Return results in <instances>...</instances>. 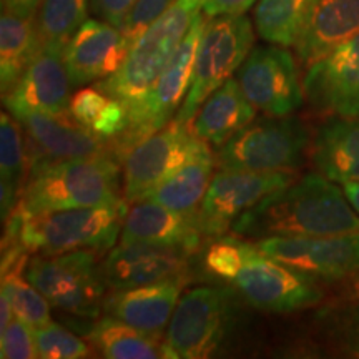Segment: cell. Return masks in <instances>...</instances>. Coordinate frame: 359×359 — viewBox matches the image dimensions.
Wrapping results in <instances>:
<instances>
[{
    "label": "cell",
    "mask_w": 359,
    "mask_h": 359,
    "mask_svg": "<svg viewBox=\"0 0 359 359\" xmlns=\"http://www.w3.org/2000/svg\"><path fill=\"white\" fill-rule=\"evenodd\" d=\"M351 290H353V294L356 296V298L359 299V273H356V275L353 276V281H351Z\"/></svg>",
    "instance_id": "obj_42"
},
{
    "label": "cell",
    "mask_w": 359,
    "mask_h": 359,
    "mask_svg": "<svg viewBox=\"0 0 359 359\" xmlns=\"http://www.w3.org/2000/svg\"><path fill=\"white\" fill-rule=\"evenodd\" d=\"M70 88L64 48L42 47L15 87L2 98L12 115L20 111L67 114L70 111Z\"/></svg>",
    "instance_id": "obj_19"
},
{
    "label": "cell",
    "mask_w": 359,
    "mask_h": 359,
    "mask_svg": "<svg viewBox=\"0 0 359 359\" xmlns=\"http://www.w3.org/2000/svg\"><path fill=\"white\" fill-rule=\"evenodd\" d=\"M215 165L217 158L210 147L205 148L195 158L187 161L182 168L155 187L143 200L156 201L182 213H196L213 180Z\"/></svg>",
    "instance_id": "obj_25"
},
{
    "label": "cell",
    "mask_w": 359,
    "mask_h": 359,
    "mask_svg": "<svg viewBox=\"0 0 359 359\" xmlns=\"http://www.w3.org/2000/svg\"><path fill=\"white\" fill-rule=\"evenodd\" d=\"M298 178V172L219 170L196 212L203 236L222 238L241 215Z\"/></svg>",
    "instance_id": "obj_12"
},
{
    "label": "cell",
    "mask_w": 359,
    "mask_h": 359,
    "mask_svg": "<svg viewBox=\"0 0 359 359\" xmlns=\"http://www.w3.org/2000/svg\"><path fill=\"white\" fill-rule=\"evenodd\" d=\"M257 248L269 258L311 276L338 281L359 273V233L336 236H269Z\"/></svg>",
    "instance_id": "obj_13"
},
{
    "label": "cell",
    "mask_w": 359,
    "mask_h": 359,
    "mask_svg": "<svg viewBox=\"0 0 359 359\" xmlns=\"http://www.w3.org/2000/svg\"><path fill=\"white\" fill-rule=\"evenodd\" d=\"M236 80L255 109L266 115H291L304 90L293 55L280 47H255L236 72Z\"/></svg>",
    "instance_id": "obj_14"
},
{
    "label": "cell",
    "mask_w": 359,
    "mask_h": 359,
    "mask_svg": "<svg viewBox=\"0 0 359 359\" xmlns=\"http://www.w3.org/2000/svg\"><path fill=\"white\" fill-rule=\"evenodd\" d=\"M187 283L188 276H182L137 288L114 290L105 296L103 309L109 316L158 339L172 320Z\"/></svg>",
    "instance_id": "obj_21"
},
{
    "label": "cell",
    "mask_w": 359,
    "mask_h": 359,
    "mask_svg": "<svg viewBox=\"0 0 359 359\" xmlns=\"http://www.w3.org/2000/svg\"><path fill=\"white\" fill-rule=\"evenodd\" d=\"M304 97L316 110L336 116H359V34L344 40L308 67Z\"/></svg>",
    "instance_id": "obj_15"
},
{
    "label": "cell",
    "mask_w": 359,
    "mask_h": 359,
    "mask_svg": "<svg viewBox=\"0 0 359 359\" xmlns=\"http://www.w3.org/2000/svg\"><path fill=\"white\" fill-rule=\"evenodd\" d=\"M196 213H182L156 201L132 203L125 215L120 243H150L177 248L193 255L201 243Z\"/></svg>",
    "instance_id": "obj_20"
},
{
    "label": "cell",
    "mask_w": 359,
    "mask_h": 359,
    "mask_svg": "<svg viewBox=\"0 0 359 359\" xmlns=\"http://www.w3.org/2000/svg\"><path fill=\"white\" fill-rule=\"evenodd\" d=\"M208 148L191 132L190 125L172 120L167 127L137 143L123 156V196L137 203L187 161Z\"/></svg>",
    "instance_id": "obj_11"
},
{
    "label": "cell",
    "mask_w": 359,
    "mask_h": 359,
    "mask_svg": "<svg viewBox=\"0 0 359 359\" xmlns=\"http://www.w3.org/2000/svg\"><path fill=\"white\" fill-rule=\"evenodd\" d=\"M175 0H135L128 15L125 17L120 30L132 45L154 22H156L167 12Z\"/></svg>",
    "instance_id": "obj_36"
},
{
    "label": "cell",
    "mask_w": 359,
    "mask_h": 359,
    "mask_svg": "<svg viewBox=\"0 0 359 359\" xmlns=\"http://www.w3.org/2000/svg\"><path fill=\"white\" fill-rule=\"evenodd\" d=\"M40 48L42 45H40L35 19H27L2 8V19H0L2 97L15 87Z\"/></svg>",
    "instance_id": "obj_26"
},
{
    "label": "cell",
    "mask_w": 359,
    "mask_h": 359,
    "mask_svg": "<svg viewBox=\"0 0 359 359\" xmlns=\"http://www.w3.org/2000/svg\"><path fill=\"white\" fill-rule=\"evenodd\" d=\"M313 161L333 182H359V116L326 120L313 140Z\"/></svg>",
    "instance_id": "obj_24"
},
{
    "label": "cell",
    "mask_w": 359,
    "mask_h": 359,
    "mask_svg": "<svg viewBox=\"0 0 359 359\" xmlns=\"http://www.w3.org/2000/svg\"><path fill=\"white\" fill-rule=\"evenodd\" d=\"M13 318H15V313H13L11 299H8V296L4 291H0V331L7 327Z\"/></svg>",
    "instance_id": "obj_40"
},
{
    "label": "cell",
    "mask_w": 359,
    "mask_h": 359,
    "mask_svg": "<svg viewBox=\"0 0 359 359\" xmlns=\"http://www.w3.org/2000/svg\"><path fill=\"white\" fill-rule=\"evenodd\" d=\"M359 34V0H314L308 22L294 48L309 67Z\"/></svg>",
    "instance_id": "obj_22"
},
{
    "label": "cell",
    "mask_w": 359,
    "mask_h": 359,
    "mask_svg": "<svg viewBox=\"0 0 359 359\" xmlns=\"http://www.w3.org/2000/svg\"><path fill=\"white\" fill-rule=\"evenodd\" d=\"M201 4L203 0H175L167 12L132 43L120 70L100 80L95 87L122 102L127 111L132 110L177 52L201 11Z\"/></svg>",
    "instance_id": "obj_5"
},
{
    "label": "cell",
    "mask_w": 359,
    "mask_h": 359,
    "mask_svg": "<svg viewBox=\"0 0 359 359\" xmlns=\"http://www.w3.org/2000/svg\"><path fill=\"white\" fill-rule=\"evenodd\" d=\"M72 116L103 140L114 142L128 127V111L122 102L98 87L80 88L70 98Z\"/></svg>",
    "instance_id": "obj_28"
},
{
    "label": "cell",
    "mask_w": 359,
    "mask_h": 359,
    "mask_svg": "<svg viewBox=\"0 0 359 359\" xmlns=\"http://www.w3.org/2000/svg\"><path fill=\"white\" fill-rule=\"evenodd\" d=\"M309 142V130L298 116L268 115L219 147L217 165L219 170L296 172Z\"/></svg>",
    "instance_id": "obj_8"
},
{
    "label": "cell",
    "mask_w": 359,
    "mask_h": 359,
    "mask_svg": "<svg viewBox=\"0 0 359 359\" xmlns=\"http://www.w3.org/2000/svg\"><path fill=\"white\" fill-rule=\"evenodd\" d=\"M29 135L35 155L27 158H98L115 156L111 142L103 140L82 123L67 114H43V111H20L13 115Z\"/></svg>",
    "instance_id": "obj_17"
},
{
    "label": "cell",
    "mask_w": 359,
    "mask_h": 359,
    "mask_svg": "<svg viewBox=\"0 0 359 359\" xmlns=\"http://www.w3.org/2000/svg\"><path fill=\"white\" fill-rule=\"evenodd\" d=\"M257 0H203L201 11L208 19L219 15H243Z\"/></svg>",
    "instance_id": "obj_38"
},
{
    "label": "cell",
    "mask_w": 359,
    "mask_h": 359,
    "mask_svg": "<svg viewBox=\"0 0 359 359\" xmlns=\"http://www.w3.org/2000/svg\"><path fill=\"white\" fill-rule=\"evenodd\" d=\"M88 341L103 358L109 359L165 358V346L158 339L114 316L95 323L88 333Z\"/></svg>",
    "instance_id": "obj_27"
},
{
    "label": "cell",
    "mask_w": 359,
    "mask_h": 359,
    "mask_svg": "<svg viewBox=\"0 0 359 359\" xmlns=\"http://www.w3.org/2000/svg\"><path fill=\"white\" fill-rule=\"evenodd\" d=\"M253 25L245 15H219L205 22L196 50L193 79L177 120L190 125L200 107L238 72L253 50Z\"/></svg>",
    "instance_id": "obj_6"
},
{
    "label": "cell",
    "mask_w": 359,
    "mask_h": 359,
    "mask_svg": "<svg viewBox=\"0 0 359 359\" xmlns=\"http://www.w3.org/2000/svg\"><path fill=\"white\" fill-rule=\"evenodd\" d=\"M314 0H259L255 27L263 40L280 47H294L306 25Z\"/></svg>",
    "instance_id": "obj_29"
},
{
    "label": "cell",
    "mask_w": 359,
    "mask_h": 359,
    "mask_svg": "<svg viewBox=\"0 0 359 359\" xmlns=\"http://www.w3.org/2000/svg\"><path fill=\"white\" fill-rule=\"evenodd\" d=\"M22 268H13L2 273V288L11 299L13 313L17 318L24 320L27 325L39 327L52 321L50 303L47 298L24 278L20 273Z\"/></svg>",
    "instance_id": "obj_32"
},
{
    "label": "cell",
    "mask_w": 359,
    "mask_h": 359,
    "mask_svg": "<svg viewBox=\"0 0 359 359\" xmlns=\"http://www.w3.org/2000/svg\"><path fill=\"white\" fill-rule=\"evenodd\" d=\"M27 172L17 205L24 213L42 215L127 203L120 198V170L114 156L27 158Z\"/></svg>",
    "instance_id": "obj_3"
},
{
    "label": "cell",
    "mask_w": 359,
    "mask_h": 359,
    "mask_svg": "<svg viewBox=\"0 0 359 359\" xmlns=\"http://www.w3.org/2000/svg\"><path fill=\"white\" fill-rule=\"evenodd\" d=\"M341 185H343V191L349 203L359 213V182H344Z\"/></svg>",
    "instance_id": "obj_41"
},
{
    "label": "cell",
    "mask_w": 359,
    "mask_h": 359,
    "mask_svg": "<svg viewBox=\"0 0 359 359\" xmlns=\"http://www.w3.org/2000/svg\"><path fill=\"white\" fill-rule=\"evenodd\" d=\"M230 290L200 286L180 298L167 326L165 358L200 359L217 351L231 326Z\"/></svg>",
    "instance_id": "obj_10"
},
{
    "label": "cell",
    "mask_w": 359,
    "mask_h": 359,
    "mask_svg": "<svg viewBox=\"0 0 359 359\" xmlns=\"http://www.w3.org/2000/svg\"><path fill=\"white\" fill-rule=\"evenodd\" d=\"M205 266L235 288L251 306L268 313L311 308L323 298L316 280L262 253L257 245L219 238L210 246Z\"/></svg>",
    "instance_id": "obj_2"
},
{
    "label": "cell",
    "mask_w": 359,
    "mask_h": 359,
    "mask_svg": "<svg viewBox=\"0 0 359 359\" xmlns=\"http://www.w3.org/2000/svg\"><path fill=\"white\" fill-rule=\"evenodd\" d=\"M27 167L19 120L11 111L0 115V193H2V222L6 223L17 208L22 191V178Z\"/></svg>",
    "instance_id": "obj_30"
},
{
    "label": "cell",
    "mask_w": 359,
    "mask_h": 359,
    "mask_svg": "<svg viewBox=\"0 0 359 359\" xmlns=\"http://www.w3.org/2000/svg\"><path fill=\"white\" fill-rule=\"evenodd\" d=\"M257 109L245 95L236 79L226 80L206 98L191 120V132L206 143L223 147L255 120Z\"/></svg>",
    "instance_id": "obj_23"
},
{
    "label": "cell",
    "mask_w": 359,
    "mask_h": 359,
    "mask_svg": "<svg viewBox=\"0 0 359 359\" xmlns=\"http://www.w3.org/2000/svg\"><path fill=\"white\" fill-rule=\"evenodd\" d=\"M25 276L58 311L97 318L103 309L107 285L95 251L40 255L27 264Z\"/></svg>",
    "instance_id": "obj_9"
},
{
    "label": "cell",
    "mask_w": 359,
    "mask_h": 359,
    "mask_svg": "<svg viewBox=\"0 0 359 359\" xmlns=\"http://www.w3.org/2000/svg\"><path fill=\"white\" fill-rule=\"evenodd\" d=\"M127 203L29 215L15 208L7 218L2 251H34L62 255L92 250L98 257L109 253L122 233Z\"/></svg>",
    "instance_id": "obj_4"
},
{
    "label": "cell",
    "mask_w": 359,
    "mask_h": 359,
    "mask_svg": "<svg viewBox=\"0 0 359 359\" xmlns=\"http://www.w3.org/2000/svg\"><path fill=\"white\" fill-rule=\"evenodd\" d=\"M191 255L168 246L120 243L100 263L103 280L110 290H128L172 278L188 276Z\"/></svg>",
    "instance_id": "obj_18"
},
{
    "label": "cell",
    "mask_w": 359,
    "mask_h": 359,
    "mask_svg": "<svg viewBox=\"0 0 359 359\" xmlns=\"http://www.w3.org/2000/svg\"><path fill=\"white\" fill-rule=\"evenodd\" d=\"M88 6L90 0H43L35 17L40 45L65 48L87 20Z\"/></svg>",
    "instance_id": "obj_31"
},
{
    "label": "cell",
    "mask_w": 359,
    "mask_h": 359,
    "mask_svg": "<svg viewBox=\"0 0 359 359\" xmlns=\"http://www.w3.org/2000/svg\"><path fill=\"white\" fill-rule=\"evenodd\" d=\"M135 0H90V7L93 13L102 20L118 27L123 24L125 17L128 15L130 8L133 7Z\"/></svg>",
    "instance_id": "obj_37"
},
{
    "label": "cell",
    "mask_w": 359,
    "mask_h": 359,
    "mask_svg": "<svg viewBox=\"0 0 359 359\" xmlns=\"http://www.w3.org/2000/svg\"><path fill=\"white\" fill-rule=\"evenodd\" d=\"M246 238L336 236L359 233V213L333 180L309 173L271 193L233 223Z\"/></svg>",
    "instance_id": "obj_1"
},
{
    "label": "cell",
    "mask_w": 359,
    "mask_h": 359,
    "mask_svg": "<svg viewBox=\"0 0 359 359\" xmlns=\"http://www.w3.org/2000/svg\"><path fill=\"white\" fill-rule=\"evenodd\" d=\"M323 326L334 349L359 358V303L327 309L323 314Z\"/></svg>",
    "instance_id": "obj_33"
},
{
    "label": "cell",
    "mask_w": 359,
    "mask_h": 359,
    "mask_svg": "<svg viewBox=\"0 0 359 359\" xmlns=\"http://www.w3.org/2000/svg\"><path fill=\"white\" fill-rule=\"evenodd\" d=\"M203 25V15L198 12L167 67L142 100L128 111L130 120L127 130L116 140L111 142L115 156H125L137 143L160 132L177 116L180 107L185 102L188 90H190L193 67H195Z\"/></svg>",
    "instance_id": "obj_7"
},
{
    "label": "cell",
    "mask_w": 359,
    "mask_h": 359,
    "mask_svg": "<svg viewBox=\"0 0 359 359\" xmlns=\"http://www.w3.org/2000/svg\"><path fill=\"white\" fill-rule=\"evenodd\" d=\"M39 358L43 359H82L90 356V348L79 336L55 323L34 327Z\"/></svg>",
    "instance_id": "obj_34"
},
{
    "label": "cell",
    "mask_w": 359,
    "mask_h": 359,
    "mask_svg": "<svg viewBox=\"0 0 359 359\" xmlns=\"http://www.w3.org/2000/svg\"><path fill=\"white\" fill-rule=\"evenodd\" d=\"M130 47L118 27L105 20H85L64 48L72 87L111 77L123 65Z\"/></svg>",
    "instance_id": "obj_16"
},
{
    "label": "cell",
    "mask_w": 359,
    "mask_h": 359,
    "mask_svg": "<svg viewBox=\"0 0 359 359\" xmlns=\"http://www.w3.org/2000/svg\"><path fill=\"white\" fill-rule=\"evenodd\" d=\"M43 0H2V8H7L20 17L35 19Z\"/></svg>",
    "instance_id": "obj_39"
},
{
    "label": "cell",
    "mask_w": 359,
    "mask_h": 359,
    "mask_svg": "<svg viewBox=\"0 0 359 359\" xmlns=\"http://www.w3.org/2000/svg\"><path fill=\"white\" fill-rule=\"evenodd\" d=\"M0 358L2 359H32L39 358L34 327L20 318H13L7 327L0 331Z\"/></svg>",
    "instance_id": "obj_35"
}]
</instances>
